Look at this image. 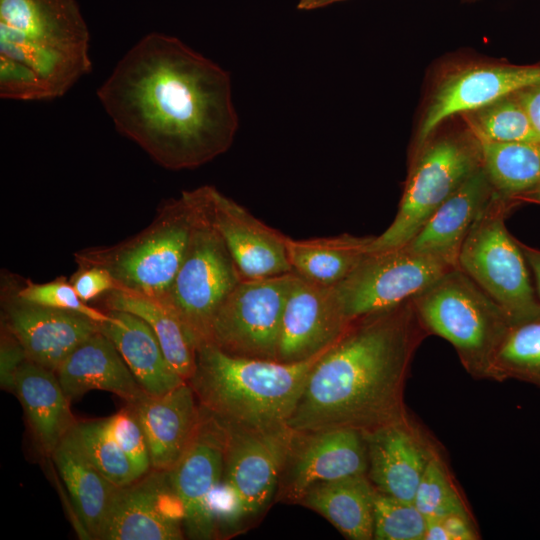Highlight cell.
I'll use <instances>...</instances> for the list:
<instances>
[{
  "label": "cell",
  "mask_w": 540,
  "mask_h": 540,
  "mask_svg": "<svg viewBox=\"0 0 540 540\" xmlns=\"http://www.w3.org/2000/svg\"><path fill=\"white\" fill-rule=\"evenodd\" d=\"M97 95L116 129L169 170L222 155L239 127L229 73L163 33L140 39Z\"/></svg>",
  "instance_id": "obj_1"
},
{
  "label": "cell",
  "mask_w": 540,
  "mask_h": 540,
  "mask_svg": "<svg viewBox=\"0 0 540 540\" xmlns=\"http://www.w3.org/2000/svg\"><path fill=\"white\" fill-rule=\"evenodd\" d=\"M427 335L412 299L353 321L314 364L287 426L369 432L408 420L404 387Z\"/></svg>",
  "instance_id": "obj_2"
},
{
  "label": "cell",
  "mask_w": 540,
  "mask_h": 540,
  "mask_svg": "<svg viewBox=\"0 0 540 540\" xmlns=\"http://www.w3.org/2000/svg\"><path fill=\"white\" fill-rule=\"evenodd\" d=\"M89 31L75 0H0V96L64 95L91 70Z\"/></svg>",
  "instance_id": "obj_3"
},
{
  "label": "cell",
  "mask_w": 540,
  "mask_h": 540,
  "mask_svg": "<svg viewBox=\"0 0 540 540\" xmlns=\"http://www.w3.org/2000/svg\"><path fill=\"white\" fill-rule=\"evenodd\" d=\"M325 351L306 361L283 363L233 356L202 341L187 382L199 405L218 420L251 430L279 431L289 428L309 373Z\"/></svg>",
  "instance_id": "obj_4"
},
{
  "label": "cell",
  "mask_w": 540,
  "mask_h": 540,
  "mask_svg": "<svg viewBox=\"0 0 540 540\" xmlns=\"http://www.w3.org/2000/svg\"><path fill=\"white\" fill-rule=\"evenodd\" d=\"M200 212L198 188L183 191L158 209L142 231L109 246L74 253L78 268L108 271L119 288L164 300L185 257Z\"/></svg>",
  "instance_id": "obj_5"
},
{
  "label": "cell",
  "mask_w": 540,
  "mask_h": 540,
  "mask_svg": "<svg viewBox=\"0 0 540 540\" xmlns=\"http://www.w3.org/2000/svg\"><path fill=\"white\" fill-rule=\"evenodd\" d=\"M412 302L427 334L448 341L472 377L493 379L496 355L513 325L466 273L448 270Z\"/></svg>",
  "instance_id": "obj_6"
},
{
  "label": "cell",
  "mask_w": 540,
  "mask_h": 540,
  "mask_svg": "<svg viewBox=\"0 0 540 540\" xmlns=\"http://www.w3.org/2000/svg\"><path fill=\"white\" fill-rule=\"evenodd\" d=\"M513 206L494 193L461 247L458 267L516 326L540 320V298L531 283L519 241L505 225L506 215Z\"/></svg>",
  "instance_id": "obj_7"
},
{
  "label": "cell",
  "mask_w": 540,
  "mask_h": 540,
  "mask_svg": "<svg viewBox=\"0 0 540 540\" xmlns=\"http://www.w3.org/2000/svg\"><path fill=\"white\" fill-rule=\"evenodd\" d=\"M482 166L477 139L467 134L430 138L415 152L395 218L373 236L368 253L405 245L434 211Z\"/></svg>",
  "instance_id": "obj_8"
},
{
  "label": "cell",
  "mask_w": 540,
  "mask_h": 540,
  "mask_svg": "<svg viewBox=\"0 0 540 540\" xmlns=\"http://www.w3.org/2000/svg\"><path fill=\"white\" fill-rule=\"evenodd\" d=\"M200 212L191 239L164 301L196 337L206 341L212 320L227 296L243 279L222 237L207 215L202 188Z\"/></svg>",
  "instance_id": "obj_9"
},
{
  "label": "cell",
  "mask_w": 540,
  "mask_h": 540,
  "mask_svg": "<svg viewBox=\"0 0 540 540\" xmlns=\"http://www.w3.org/2000/svg\"><path fill=\"white\" fill-rule=\"evenodd\" d=\"M452 268L434 255L403 245L368 253L347 277L329 286L330 293L351 324L412 299Z\"/></svg>",
  "instance_id": "obj_10"
},
{
  "label": "cell",
  "mask_w": 540,
  "mask_h": 540,
  "mask_svg": "<svg viewBox=\"0 0 540 540\" xmlns=\"http://www.w3.org/2000/svg\"><path fill=\"white\" fill-rule=\"evenodd\" d=\"M297 274L243 278L216 312L208 342L245 358L276 360L282 316Z\"/></svg>",
  "instance_id": "obj_11"
},
{
  "label": "cell",
  "mask_w": 540,
  "mask_h": 540,
  "mask_svg": "<svg viewBox=\"0 0 540 540\" xmlns=\"http://www.w3.org/2000/svg\"><path fill=\"white\" fill-rule=\"evenodd\" d=\"M220 422L226 433L222 479L235 493L244 518L256 516L277 492L295 432H264Z\"/></svg>",
  "instance_id": "obj_12"
},
{
  "label": "cell",
  "mask_w": 540,
  "mask_h": 540,
  "mask_svg": "<svg viewBox=\"0 0 540 540\" xmlns=\"http://www.w3.org/2000/svg\"><path fill=\"white\" fill-rule=\"evenodd\" d=\"M535 85H540V65L472 62L454 67L434 89L418 129L415 152L449 117Z\"/></svg>",
  "instance_id": "obj_13"
},
{
  "label": "cell",
  "mask_w": 540,
  "mask_h": 540,
  "mask_svg": "<svg viewBox=\"0 0 540 540\" xmlns=\"http://www.w3.org/2000/svg\"><path fill=\"white\" fill-rule=\"evenodd\" d=\"M225 441L223 424L200 406L196 431L178 462L168 471L170 485L183 508L184 532L192 539L216 536L209 498L223 478Z\"/></svg>",
  "instance_id": "obj_14"
},
{
  "label": "cell",
  "mask_w": 540,
  "mask_h": 540,
  "mask_svg": "<svg viewBox=\"0 0 540 540\" xmlns=\"http://www.w3.org/2000/svg\"><path fill=\"white\" fill-rule=\"evenodd\" d=\"M367 469V444L363 432L350 428L295 432L277 496L297 504L314 485L367 474Z\"/></svg>",
  "instance_id": "obj_15"
},
{
  "label": "cell",
  "mask_w": 540,
  "mask_h": 540,
  "mask_svg": "<svg viewBox=\"0 0 540 540\" xmlns=\"http://www.w3.org/2000/svg\"><path fill=\"white\" fill-rule=\"evenodd\" d=\"M183 517L168 471L151 469L134 482L117 488L97 539H183Z\"/></svg>",
  "instance_id": "obj_16"
},
{
  "label": "cell",
  "mask_w": 540,
  "mask_h": 540,
  "mask_svg": "<svg viewBox=\"0 0 540 540\" xmlns=\"http://www.w3.org/2000/svg\"><path fill=\"white\" fill-rule=\"evenodd\" d=\"M207 215L243 278L292 272L286 239L214 186H201Z\"/></svg>",
  "instance_id": "obj_17"
},
{
  "label": "cell",
  "mask_w": 540,
  "mask_h": 540,
  "mask_svg": "<svg viewBox=\"0 0 540 540\" xmlns=\"http://www.w3.org/2000/svg\"><path fill=\"white\" fill-rule=\"evenodd\" d=\"M349 326L330 287L297 274L283 311L276 361H306L331 347Z\"/></svg>",
  "instance_id": "obj_18"
},
{
  "label": "cell",
  "mask_w": 540,
  "mask_h": 540,
  "mask_svg": "<svg viewBox=\"0 0 540 540\" xmlns=\"http://www.w3.org/2000/svg\"><path fill=\"white\" fill-rule=\"evenodd\" d=\"M4 325L22 345L28 360L57 371L66 357L99 331V323L75 312L32 304L5 292Z\"/></svg>",
  "instance_id": "obj_19"
},
{
  "label": "cell",
  "mask_w": 540,
  "mask_h": 540,
  "mask_svg": "<svg viewBox=\"0 0 540 540\" xmlns=\"http://www.w3.org/2000/svg\"><path fill=\"white\" fill-rule=\"evenodd\" d=\"M363 433L367 444V476L374 488L413 502L433 451L409 420Z\"/></svg>",
  "instance_id": "obj_20"
},
{
  "label": "cell",
  "mask_w": 540,
  "mask_h": 540,
  "mask_svg": "<svg viewBox=\"0 0 540 540\" xmlns=\"http://www.w3.org/2000/svg\"><path fill=\"white\" fill-rule=\"evenodd\" d=\"M146 437L151 467L169 471L188 447L199 423L200 406L185 381L165 394H146L130 404Z\"/></svg>",
  "instance_id": "obj_21"
},
{
  "label": "cell",
  "mask_w": 540,
  "mask_h": 540,
  "mask_svg": "<svg viewBox=\"0 0 540 540\" xmlns=\"http://www.w3.org/2000/svg\"><path fill=\"white\" fill-rule=\"evenodd\" d=\"M493 195L492 185L481 166L434 211L405 246L458 267L461 247Z\"/></svg>",
  "instance_id": "obj_22"
},
{
  "label": "cell",
  "mask_w": 540,
  "mask_h": 540,
  "mask_svg": "<svg viewBox=\"0 0 540 540\" xmlns=\"http://www.w3.org/2000/svg\"><path fill=\"white\" fill-rule=\"evenodd\" d=\"M56 374L69 401L90 390L111 392L127 404L147 394L114 343L100 329L66 357Z\"/></svg>",
  "instance_id": "obj_23"
},
{
  "label": "cell",
  "mask_w": 540,
  "mask_h": 540,
  "mask_svg": "<svg viewBox=\"0 0 540 540\" xmlns=\"http://www.w3.org/2000/svg\"><path fill=\"white\" fill-rule=\"evenodd\" d=\"M112 321L100 323V331L116 346L143 390L152 396L165 394L185 380L166 359L151 327L140 317L107 310Z\"/></svg>",
  "instance_id": "obj_24"
},
{
  "label": "cell",
  "mask_w": 540,
  "mask_h": 540,
  "mask_svg": "<svg viewBox=\"0 0 540 540\" xmlns=\"http://www.w3.org/2000/svg\"><path fill=\"white\" fill-rule=\"evenodd\" d=\"M15 394L38 446L51 456L77 421L56 372L25 361L16 376Z\"/></svg>",
  "instance_id": "obj_25"
},
{
  "label": "cell",
  "mask_w": 540,
  "mask_h": 540,
  "mask_svg": "<svg viewBox=\"0 0 540 540\" xmlns=\"http://www.w3.org/2000/svg\"><path fill=\"white\" fill-rule=\"evenodd\" d=\"M51 457L69 492L85 538L97 539L118 486L94 466L69 433Z\"/></svg>",
  "instance_id": "obj_26"
},
{
  "label": "cell",
  "mask_w": 540,
  "mask_h": 540,
  "mask_svg": "<svg viewBox=\"0 0 540 540\" xmlns=\"http://www.w3.org/2000/svg\"><path fill=\"white\" fill-rule=\"evenodd\" d=\"M375 488L367 474L323 482L308 489L297 504L326 518L350 540L374 536Z\"/></svg>",
  "instance_id": "obj_27"
},
{
  "label": "cell",
  "mask_w": 540,
  "mask_h": 540,
  "mask_svg": "<svg viewBox=\"0 0 540 540\" xmlns=\"http://www.w3.org/2000/svg\"><path fill=\"white\" fill-rule=\"evenodd\" d=\"M104 304L108 310L128 312L143 319L153 330L173 369L185 381L192 377L199 343L168 303L115 289L105 294Z\"/></svg>",
  "instance_id": "obj_28"
},
{
  "label": "cell",
  "mask_w": 540,
  "mask_h": 540,
  "mask_svg": "<svg viewBox=\"0 0 540 540\" xmlns=\"http://www.w3.org/2000/svg\"><path fill=\"white\" fill-rule=\"evenodd\" d=\"M373 236L341 234L297 240L286 239L292 271L302 278L325 286L342 281L368 254Z\"/></svg>",
  "instance_id": "obj_29"
},
{
  "label": "cell",
  "mask_w": 540,
  "mask_h": 540,
  "mask_svg": "<svg viewBox=\"0 0 540 540\" xmlns=\"http://www.w3.org/2000/svg\"><path fill=\"white\" fill-rule=\"evenodd\" d=\"M477 141L482 167L497 196L516 205L540 183V144Z\"/></svg>",
  "instance_id": "obj_30"
},
{
  "label": "cell",
  "mask_w": 540,
  "mask_h": 540,
  "mask_svg": "<svg viewBox=\"0 0 540 540\" xmlns=\"http://www.w3.org/2000/svg\"><path fill=\"white\" fill-rule=\"evenodd\" d=\"M463 116L469 132L477 140L540 144V136L515 93Z\"/></svg>",
  "instance_id": "obj_31"
},
{
  "label": "cell",
  "mask_w": 540,
  "mask_h": 540,
  "mask_svg": "<svg viewBox=\"0 0 540 540\" xmlns=\"http://www.w3.org/2000/svg\"><path fill=\"white\" fill-rule=\"evenodd\" d=\"M68 433L94 466L114 485L125 486L140 478L113 438L106 418L76 421Z\"/></svg>",
  "instance_id": "obj_32"
},
{
  "label": "cell",
  "mask_w": 540,
  "mask_h": 540,
  "mask_svg": "<svg viewBox=\"0 0 540 540\" xmlns=\"http://www.w3.org/2000/svg\"><path fill=\"white\" fill-rule=\"evenodd\" d=\"M515 379L540 390V320L513 326L494 362L493 379Z\"/></svg>",
  "instance_id": "obj_33"
},
{
  "label": "cell",
  "mask_w": 540,
  "mask_h": 540,
  "mask_svg": "<svg viewBox=\"0 0 540 540\" xmlns=\"http://www.w3.org/2000/svg\"><path fill=\"white\" fill-rule=\"evenodd\" d=\"M413 503L426 519H443L451 515L469 518L465 504L434 452L418 484Z\"/></svg>",
  "instance_id": "obj_34"
},
{
  "label": "cell",
  "mask_w": 540,
  "mask_h": 540,
  "mask_svg": "<svg viewBox=\"0 0 540 540\" xmlns=\"http://www.w3.org/2000/svg\"><path fill=\"white\" fill-rule=\"evenodd\" d=\"M427 519L413 502L399 500L375 489V540H424Z\"/></svg>",
  "instance_id": "obj_35"
},
{
  "label": "cell",
  "mask_w": 540,
  "mask_h": 540,
  "mask_svg": "<svg viewBox=\"0 0 540 540\" xmlns=\"http://www.w3.org/2000/svg\"><path fill=\"white\" fill-rule=\"evenodd\" d=\"M14 293L25 302L75 312L99 324L113 319L108 312L104 313L87 305L79 297L71 282L64 278H57L46 283L26 281L25 285Z\"/></svg>",
  "instance_id": "obj_36"
},
{
  "label": "cell",
  "mask_w": 540,
  "mask_h": 540,
  "mask_svg": "<svg viewBox=\"0 0 540 540\" xmlns=\"http://www.w3.org/2000/svg\"><path fill=\"white\" fill-rule=\"evenodd\" d=\"M109 430L122 449L138 477L151 469V460L145 434L134 408L126 407L106 418Z\"/></svg>",
  "instance_id": "obj_37"
},
{
  "label": "cell",
  "mask_w": 540,
  "mask_h": 540,
  "mask_svg": "<svg viewBox=\"0 0 540 540\" xmlns=\"http://www.w3.org/2000/svg\"><path fill=\"white\" fill-rule=\"evenodd\" d=\"M27 360L22 345L4 325L0 342V384L3 390L15 393L16 376Z\"/></svg>",
  "instance_id": "obj_38"
},
{
  "label": "cell",
  "mask_w": 540,
  "mask_h": 540,
  "mask_svg": "<svg viewBox=\"0 0 540 540\" xmlns=\"http://www.w3.org/2000/svg\"><path fill=\"white\" fill-rule=\"evenodd\" d=\"M70 282L79 297L86 303L119 288L112 275L99 267L78 268Z\"/></svg>",
  "instance_id": "obj_39"
},
{
  "label": "cell",
  "mask_w": 540,
  "mask_h": 540,
  "mask_svg": "<svg viewBox=\"0 0 540 540\" xmlns=\"http://www.w3.org/2000/svg\"><path fill=\"white\" fill-rule=\"evenodd\" d=\"M515 94L527 111L536 132L540 136V85L522 89L515 92Z\"/></svg>",
  "instance_id": "obj_40"
},
{
  "label": "cell",
  "mask_w": 540,
  "mask_h": 540,
  "mask_svg": "<svg viewBox=\"0 0 540 540\" xmlns=\"http://www.w3.org/2000/svg\"><path fill=\"white\" fill-rule=\"evenodd\" d=\"M442 520L451 540H475L478 538L468 517L451 515Z\"/></svg>",
  "instance_id": "obj_41"
},
{
  "label": "cell",
  "mask_w": 540,
  "mask_h": 540,
  "mask_svg": "<svg viewBox=\"0 0 540 540\" xmlns=\"http://www.w3.org/2000/svg\"><path fill=\"white\" fill-rule=\"evenodd\" d=\"M519 245L525 256L527 264L534 275L537 285V292L539 293L540 298V249L532 248L521 242H519Z\"/></svg>",
  "instance_id": "obj_42"
},
{
  "label": "cell",
  "mask_w": 540,
  "mask_h": 540,
  "mask_svg": "<svg viewBox=\"0 0 540 540\" xmlns=\"http://www.w3.org/2000/svg\"><path fill=\"white\" fill-rule=\"evenodd\" d=\"M424 540H451L442 519H427Z\"/></svg>",
  "instance_id": "obj_43"
},
{
  "label": "cell",
  "mask_w": 540,
  "mask_h": 540,
  "mask_svg": "<svg viewBox=\"0 0 540 540\" xmlns=\"http://www.w3.org/2000/svg\"><path fill=\"white\" fill-rule=\"evenodd\" d=\"M337 1L340 0H299L297 8L299 10H314L325 7Z\"/></svg>",
  "instance_id": "obj_44"
},
{
  "label": "cell",
  "mask_w": 540,
  "mask_h": 540,
  "mask_svg": "<svg viewBox=\"0 0 540 540\" xmlns=\"http://www.w3.org/2000/svg\"><path fill=\"white\" fill-rule=\"evenodd\" d=\"M519 202H529V203H536L540 204V183L535 186L530 191L524 193L517 199V204Z\"/></svg>",
  "instance_id": "obj_45"
}]
</instances>
